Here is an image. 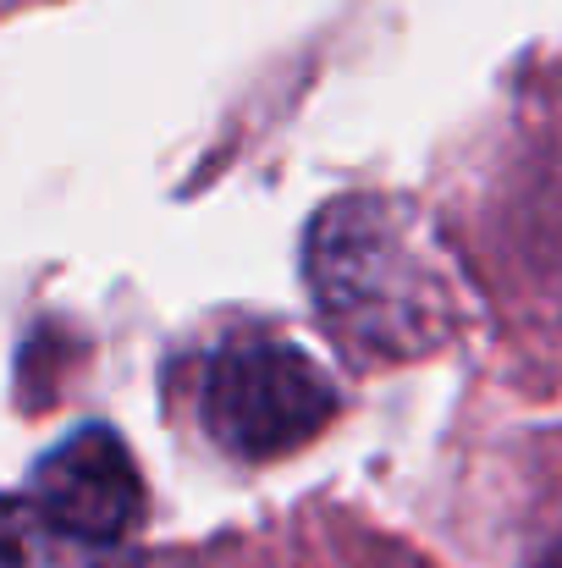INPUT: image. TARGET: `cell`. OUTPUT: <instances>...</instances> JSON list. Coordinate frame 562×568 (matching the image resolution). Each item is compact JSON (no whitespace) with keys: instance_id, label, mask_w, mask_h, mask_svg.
I'll return each mask as SVG.
<instances>
[{"instance_id":"obj_1","label":"cell","mask_w":562,"mask_h":568,"mask_svg":"<svg viewBox=\"0 0 562 568\" xmlns=\"http://www.w3.org/2000/svg\"><path fill=\"white\" fill-rule=\"evenodd\" d=\"M304 271L337 343L375 365L419 359L463 321L447 254L397 199L326 204L304 237Z\"/></svg>"},{"instance_id":"obj_2","label":"cell","mask_w":562,"mask_h":568,"mask_svg":"<svg viewBox=\"0 0 562 568\" xmlns=\"http://www.w3.org/2000/svg\"><path fill=\"white\" fill-rule=\"evenodd\" d=\"M198 414L232 458L270 464L331 425L337 386L304 348L282 337H232L204 371Z\"/></svg>"},{"instance_id":"obj_3","label":"cell","mask_w":562,"mask_h":568,"mask_svg":"<svg viewBox=\"0 0 562 568\" xmlns=\"http://www.w3.org/2000/svg\"><path fill=\"white\" fill-rule=\"evenodd\" d=\"M22 508L61 541L116 547L144 514V480L111 425H83L33 464Z\"/></svg>"},{"instance_id":"obj_4","label":"cell","mask_w":562,"mask_h":568,"mask_svg":"<svg viewBox=\"0 0 562 568\" xmlns=\"http://www.w3.org/2000/svg\"><path fill=\"white\" fill-rule=\"evenodd\" d=\"M541 568H562V547H558V552H552V558H546V564H541Z\"/></svg>"}]
</instances>
